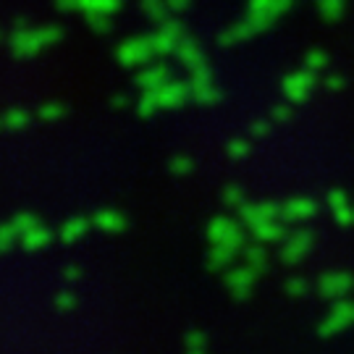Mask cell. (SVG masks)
I'll return each instance as SVG.
<instances>
[{"mask_svg":"<svg viewBox=\"0 0 354 354\" xmlns=\"http://www.w3.org/2000/svg\"><path fill=\"white\" fill-rule=\"evenodd\" d=\"M64 39V29L58 24H45V26H21V29H11L8 35V50L16 61H26L35 58L37 53L50 48L55 42Z\"/></svg>","mask_w":354,"mask_h":354,"instance_id":"cell-1","label":"cell"},{"mask_svg":"<svg viewBox=\"0 0 354 354\" xmlns=\"http://www.w3.org/2000/svg\"><path fill=\"white\" fill-rule=\"evenodd\" d=\"M244 223L239 218H228V215H215L210 218V223L205 226V236L210 244H226L234 252H241L247 247V234H244Z\"/></svg>","mask_w":354,"mask_h":354,"instance_id":"cell-2","label":"cell"},{"mask_svg":"<svg viewBox=\"0 0 354 354\" xmlns=\"http://www.w3.org/2000/svg\"><path fill=\"white\" fill-rule=\"evenodd\" d=\"M155 58V50L150 45V35L147 37H129L115 48V61L124 68H142Z\"/></svg>","mask_w":354,"mask_h":354,"instance_id":"cell-3","label":"cell"},{"mask_svg":"<svg viewBox=\"0 0 354 354\" xmlns=\"http://www.w3.org/2000/svg\"><path fill=\"white\" fill-rule=\"evenodd\" d=\"M349 326H354V302H349V299H336L328 315L320 320L317 336L320 339H330V336H339Z\"/></svg>","mask_w":354,"mask_h":354,"instance_id":"cell-4","label":"cell"},{"mask_svg":"<svg viewBox=\"0 0 354 354\" xmlns=\"http://www.w3.org/2000/svg\"><path fill=\"white\" fill-rule=\"evenodd\" d=\"M313 244H315V236H313V231L310 228H294L291 234H286V239H283V247H281V263L283 266H297V263H302L304 257L310 254L313 250Z\"/></svg>","mask_w":354,"mask_h":354,"instance_id":"cell-5","label":"cell"},{"mask_svg":"<svg viewBox=\"0 0 354 354\" xmlns=\"http://www.w3.org/2000/svg\"><path fill=\"white\" fill-rule=\"evenodd\" d=\"M317 79H315V71H310V68H299V71H294V74H286L283 76V82H281V92H283V97L294 105H299L304 102L310 95H313V89H315Z\"/></svg>","mask_w":354,"mask_h":354,"instance_id":"cell-6","label":"cell"},{"mask_svg":"<svg viewBox=\"0 0 354 354\" xmlns=\"http://www.w3.org/2000/svg\"><path fill=\"white\" fill-rule=\"evenodd\" d=\"M257 276H260V273H257L252 266H247V263L239 266V268L226 270L223 283H226L231 299H236V302H247V299L252 297V286H254V279H257Z\"/></svg>","mask_w":354,"mask_h":354,"instance_id":"cell-7","label":"cell"},{"mask_svg":"<svg viewBox=\"0 0 354 354\" xmlns=\"http://www.w3.org/2000/svg\"><path fill=\"white\" fill-rule=\"evenodd\" d=\"M184 35H187V32H184V24L176 21V19L160 21L158 29L150 35V45H152V50H155V55H174L178 39L184 37Z\"/></svg>","mask_w":354,"mask_h":354,"instance_id":"cell-8","label":"cell"},{"mask_svg":"<svg viewBox=\"0 0 354 354\" xmlns=\"http://www.w3.org/2000/svg\"><path fill=\"white\" fill-rule=\"evenodd\" d=\"M352 289H354V276L349 270H326L317 279V294L323 299H328V302L344 299Z\"/></svg>","mask_w":354,"mask_h":354,"instance_id":"cell-9","label":"cell"},{"mask_svg":"<svg viewBox=\"0 0 354 354\" xmlns=\"http://www.w3.org/2000/svg\"><path fill=\"white\" fill-rule=\"evenodd\" d=\"M158 100H160V108H165V111H176L181 105H187L192 100L189 79L187 82H178V79L165 82L163 87L158 89Z\"/></svg>","mask_w":354,"mask_h":354,"instance_id":"cell-10","label":"cell"},{"mask_svg":"<svg viewBox=\"0 0 354 354\" xmlns=\"http://www.w3.org/2000/svg\"><path fill=\"white\" fill-rule=\"evenodd\" d=\"M317 213V203L310 197H291L281 205V221L283 223H304Z\"/></svg>","mask_w":354,"mask_h":354,"instance_id":"cell-11","label":"cell"},{"mask_svg":"<svg viewBox=\"0 0 354 354\" xmlns=\"http://www.w3.org/2000/svg\"><path fill=\"white\" fill-rule=\"evenodd\" d=\"M165 82H171V68H168V64H160V61H150L134 76V84L140 89H160Z\"/></svg>","mask_w":354,"mask_h":354,"instance_id":"cell-12","label":"cell"},{"mask_svg":"<svg viewBox=\"0 0 354 354\" xmlns=\"http://www.w3.org/2000/svg\"><path fill=\"white\" fill-rule=\"evenodd\" d=\"M254 241H263V244H273V241L286 239V223L281 218H266V221H257L254 226H250Z\"/></svg>","mask_w":354,"mask_h":354,"instance_id":"cell-13","label":"cell"},{"mask_svg":"<svg viewBox=\"0 0 354 354\" xmlns=\"http://www.w3.org/2000/svg\"><path fill=\"white\" fill-rule=\"evenodd\" d=\"M174 55H176V61L184 68H197V66L205 64V55H203V48L197 45V39L189 37V35H184V37L178 39L176 50H174Z\"/></svg>","mask_w":354,"mask_h":354,"instance_id":"cell-14","label":"cell"},{"mask_svg":"<svg viewBox=\"0 0 354 354\" xmlns=\"http://www.w3.org/2000/svg\"><path fill=\"white\" fill-rule=\"evenodd\" d=\"M254 35H257V29H254L252 21L244 16L241 21H236L234 26H228V29H223V32L218 35V45H221V48H231V45H239L244 39H252Z\"/></svg>","mask_w":354,"mask_h":354,"instance_id":"cell-15","label":"cell"},{"mask_svg":"<svg viewBox=\"0 0 354 354\" xmlns=\"http://www.w3.org/2000/svg\"><path fill=\"white\" fill-rule=\"evenodd\" d=\"M92 228H97L102 234H121V231H127V218L118 210L102 207V210L92 215Z\"/></svg>","mask_w":354,"mask_h":354,"instance_id":"cell-16","label":"cell"},{"mask_svg":"<svg viewBox=\"0 0 354 354\" xmlns=\"http://www.w3.org/2000/svg\"><path fill=\"white\" fill-rule=\"evenodd\" d=\"M50 239H53L50 228H45L42 223H37V226H32L29 231L21 234L19 244H21L24 252H39V250H45V247L50 244Z\"/></svg>","mask_w":354,"mask_h":354,"instance_id":"cell-17","label":"cell"},{"mask_svg":"<svg viewBox=\"0 0 354 354\" xmlns=\"http://www.w3.org/2000/svg\"><path fill=\"white\" fill-rule=\"evenodd\" d=\"M89 226H92V218L74 215V218H68L64 226L58 228V239L64 241V244H74V241H79L84 234H87Z\"/></svg>","mask_w":354,"mask_h":354,"instance_id":"cell-18","label":"cell"},{"mask_svg":"<svg viewBox=\"0 0 354 354\" xmlns=\"http://www.w3.org/2000/svg\"><path fill=\"white\" fill-rule=\"evenodd\" d=\"M234 250L226 247V244H210V250H207V260H205V268L210 270V273H218V270H226L231 266V260H234Z\"/></svg>","mask_w":354,"mask_h":354,"instance_id":"cell-19","label":"cell"},{"mask_svg":"<svg viewBox=\"0 0 354 354\" xmlns=\"http://www.w3.org/2000/svg\"><path fill=\"white\" fill-rule=\"evenodd\" d=\"M241 254H244V263L252 266L260 276L268 270V252H266V244H263V241H254V244L247 241V247L241 250Z\"/></svg>","mask_w":354,"mask_h":354,"instance_id":"cell-20","label":"cell"},{"mask_svg":"<svg viewBox=\"0 0 354 354\" xmlns=\"http://www.w3.org/2000/svg\"><path fill=\"white\" fill-rule=\"evenodd\" d=\"M315 8L326 24H336L346 11V0H315Z\"/></svg>","mask_w":354,"mask_h":354,"instance_id":"cell-21","label":"cell"},{"mask_svg":"<svg viewBox=\"0 0 354 354\" xmlns=\"http://www.w3.org/2000/svg\"><path fill=\"white\" fill-rule=\"evenodd\" d=\"M221 100H223V92L215 87L213 82H210V84H203V87H192V102H194V105L207 108V105H218Z\"/></svg>","mask_w":354,"mask_h":354,"instance_id":"cell-22","label":"cell"},{"mask_svg":"<svg viewBox=\"0 0 354 354\" xmlns=\"http://www.w3.org/2000/svg\"><path fill=\"white\" fill-rule=\"evenodd\" d=\"M155 111H160L158 89H142L140 100H137V115H140V118H150Z\"/></svg>","mask_w":354,"mask_h":354,"instance_id":"cell-23","label":"cell"},{"mask_svg":"<svg viewBox=\"0 0 354 354\" xmlns=\"http://www.w3.org/2000/svg\"><path fill=\"white\" fill-rule=\"evenodd\" d=\"M26 127H29V113L24 108H8L3 113V129L6 131H21Z\"/></svg>","mask_w":354,"mask_h":354,"instance_id":"cell-24","label":"cell"},{"mask_svg":"<svg viewBox=\"0 0 354 354\" xmlns=\"http://www.w3.org/2000/svg\"><path fill=\"white\" fill-rule=\"evenodd\" d=\"M84 21L87 26L95 32V35H108L113 29V21H111V13L102 11H84Z\"/></svg>","mask_w":354,"mask_h":354,"instance_id":"cell-25","label":"cell"},{"mask_svg":"<svg viewBox=\"0 0 354 354\" xmlns=\"http://www.w3.org/2000/svg\"><path fill=\"white\" fill-rule=\"evenodd\" d=\"M142 13H145L150 21L160 24V21H165V19H168L171 8L165 6V0H142Z\"/></svg>","mask_w":354,"mask_h":354,"instance_id":"cell-26","label":"cell"},{"mask_svg":"<svg viewBox=\"0 0 354 354\" xmlns=\"http://www.w3.org/2000/svg\"><path fill=\"white\" fill-rule=\"evenodd\" d=\"M184 352L187 354H203L205 349H207V339H205V333L203 330H187L184 333Z\"/></svg>","mask_w":354,"mask_h":354,"instance_id":"cell-27","label":"cell"},{"mask_svg":"<svg viewBox=\"0 0 354 354\" xmlns=\"http://www.w3.org/2000/svg\"><path fill=\"white\" fill-rule=\"evenodd\" d=\"M42 121V124H53V121H58V118H64L66 115V108L61 105V102H55V100H50V102H42L37 108V113H35Z\"/></svg>","mask_w":354,"mask_h":354,"instance_id":"cell-28","label":"cell"},{"mask_svg":"<svg viewBox=\"0 0 354 354\" xmlns=\"http://www.w3.org/2000/svg\"><path fill=\"white\" fill-rule=\"evenodd\" d=\"M328 53L326 50H320V48H313V50H307L304 53V68H310V71H323V68H328Z\"/></svg>","mask_w":354,"mask_h":354,"instance_id":"cell-29","label":"cell"},{"mask_svg":"<svg viewBox=\"0 0 354 354\" xmlns=\"http://www.w3.org/2000/svg\"><path fill=\"white\" fill-rule=\"evenodd\" d=\"M221 200H223V207H234V210H239L241 205L247 203L244 200V189H241L239 184H226L223 192H221Z\"/></svg>","mask_w":354,"mask_h":354,"instance_id":"cell-30","label":"cell"},{"mask_svg":"<svg viewBox=\"0 0 354 354\" xmlns=\"http://www.w3.org/2000/svg\"><path fill=\"white\" fill-rule=\"evenodd\" d=\"M124 0H82V11H102V13H118Z\"/></svg>","mask_w":354,"mask_h":354,"instance_id":"cell-31","label":"cell"},{"mask_svg":"<svg viewBox=\"0 0 354 354\" xmlns=\"http://www.w3.org/2000/svg\"><path fill=\"white\" fill-rule=\"evenodd\" d=\"M192 171H194V160L189 155H174L168 160V174L171 176H189Z\"/></svg>","mask_w":354,"mask_h":354,"instance_id":"cell-32","label":"cell"},{"mask_svg":"<svg viewBox=\"0 0 354 354\" xmlns=\"http://www.w3.org/2000/svg\"><path fill=\"white\" fill-rule=\"evenodd\" d=\"M307 291H310V283H307L302 276H291V279H286V283H283V294L291 297V299H302V297H307Z\"/></svg>","mask_w":354,"mask_h":354,"instance_id":"cell-33","label":"cell"},{"mask_svg":"<svg viewBox=\"0 0 354 354\" xmlns=\"http://www.w3.org/2000/svg\"><path fill=\"white\" fill-rule=\"evenodd\" d=\"M39 223V218L35 213H26V210H19V213H13L11 215V226L19 231V239H21V234L24 231H29L32 226H37Z\"/></svg>","mask_w":354,"mask_h":354,"instance_id":"cell-34","label":"cell"},{"mask_svg":"<svg viewBox=\"0 0 354 354\" xmlns=\"http://www.w3.org/2000/svg\"><path fill=\"white\" fill-rule=\"evenodd\" d=\"M252 152V142L250 140H228L226 142V155L231 160H244Z\"/></svg>","mask_w":354,"mask_h":354,"instance_id":"cell-35","label":"cell"},{"mask_svg":"<svg viewBox=\"0 0 354 354\" xmlns=\"http://www.w3.org/2000/svg\"><path fill=\"white\" fill-rule=\"evenodd\" d=\"M330 215H333V221H336L342 228H352L354 226V205L352 203L333 207V210H330Z\"/></svg>","mask_w":354,"mask_h":354,"instance_id":"cell-36","label":"cell"},{"mask_svg":"<svg viewBox=\"0 0 354 354\" xmlns=\"http://www.w3.org/2000/svg\"><path fill=\"white\" fill-rule=\"evenodd\" d=\"M16 241H19V231L11 226V221H8V223H3V226H0V252L3 254L11 252Z\"/></svg>","mask_w":354,"mask_h":354,"instance_id":"cell-37","label":"cell"},{"mask_svg":"<svg viewBox=\"0 0 354 354\" xmlns=\"http://www.w3.org/2000/svg\"><path fill=\"white\" fill-rule=\"evenodd\" d=\"M53 307H55V313H71L76 307V294L74 291H58L53 297Z\"/></svg>","mask_w":354,"mask_h":354,"instance_id":"cell-38","label":"cell"},{"mask_svg":"<svg viewBox=\"0 0 354 354\" xmlns=\"http://www.w3.org/2000/svg\"><path fill=\"white\" fill-rule=\"evenodd\" d=\"M213 82V68L207 64L197 66V68H192L189 71V84L192 87H203V84H210Z\"/></svg>","mask_w":354,"mask_h":354,"instance_id":"cell-39","label":"cell"},{"mask_svg":"<svg viewBox=\"0 0 354 354\" xmlns=\"http://www.w3.org/2000/svg\"><path fill=\"white\" fill-rule=\"evenodd\" d=\"M291 115H294V108H291V102H276L273 108H270V121L273 124H286Z\"/></svg>","mask_w":354,"mask_h":354,"instance_id":"cell-40","label":"cell"},{"mask_svg":"<svg viewBox=\"0 0 354 354\" xmlns=\"http://www.w3.org/2000/svg\"><path fill=\"white\" fill-rule=\"evenodd\" d=\"M270 129H273V121H270V118H260V121H252V124H250V137H252V140H263V137H268V134H270Z\"/></svg>","mask_w":354,"mask_h":354,"instance_id":"cell-41","label":"cell"},{"mask_svg":"<svg viewBox=\"0 0 354 354\" xmlns=\"http://www.w3.org/2000/svg\"><path fill=\"white\" fill-rule=\"evenodd\" d=\"M326 203H328V207L333 210V207H339V205L352 203V200H349V194H346L344 189H330V192H328V197H326Z\"/></svg>","mask_w":354,"mask_h":354,"instance_id":"cell-42","label":"cell"},{"mask_svg":"<svg viewBox=\"0 0 354 354\" xmlns=\"http://www.w3.org/2000/svg\"><path fill=\"white\" fill-rule=\"evenodd\" d=\"M323 87L330 89V92H339V89L346 87V82H344V76H339V74H328L323 79Z\"/></svg>","mask_w":354,"mask_h":354,"instance_id":"cell-43","label":"cell"},{"mask_svg":"<svg viewBox=\"0 0 354 354\" xmlns=\"http://www.w3.org/2000/svg\"><path fill=\"white\" fill-rule=\"evenodd\" d=\"M61 279L68 281V283H74V281L82 279V268H79V266H66V268H61Z\"/></svg>","mask_w":354,"mask_h":354,"instance_id":"cell-44","label":"cell"},{"mask_svg":"<svg viewBox=\"0 0 354 354\" xmlns=\"http://www.w3.org/2000/svg\"><path fill=\"white\" fill-rule=\"evenodd\" d=\"M291 6H294V0H273L270 11H273V16H283L286 11H291Z\"/></svg>","mask_w":354,"mask_h":354,"instance_id":"cell-45","label":"cell"},{"mask_svg":"<svg viewBox=\"0 0 354 354\" xmlns=\"http://www.w3.org/2000/svg\"><path fill=\"white\" fill-rule=\"evenodd\" d=\"M58 11H82V0H55Z\"/></svg>","mask_w":354,"mask_h":354,"instance_id":"cell-46","label":"cell"},{"mask_svg":"<svg viewBox=\"0 0 354 354\" xmlns=\"http://www.w3.org/2000/svg\"><path fill=\"white\" fill-rule=\"evenodd\" d=\"M165 6L171 8V13H184L192 6V0H165Z\"/></svg>","mask_w":354,"mask_h":354,"instance_id":"cell-47","label":"cell"},{"mask_svg":"<svg viewBox=\"0 0 354 354\" xmlns=\"http://www.w3.org/2000/svg\"><path fill=\"white\" fill-rule=\"evenodd\" d=\"M129 102L131 100H129L127 95H113V97H111V108H113V111H124Z\"/></svg>","mask_w":354,"mask_h":354,"instance_id":"cell-48","label":"cell"},{"mask_svg":"<svg viewBox=\"0 0 354 354\" xmlns=\"http://www.w3.org/2000/svg\"><path fill=\"white\" fill-rule=\"evenodd\" d=\"M21 26H29L26 16H16V19H13V29H21Z\"/></svg>","mask_w":354,"mask_h":354,"instance_id":"cell-49","label":"cell"}]
</instances>
